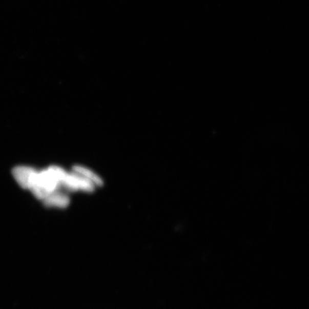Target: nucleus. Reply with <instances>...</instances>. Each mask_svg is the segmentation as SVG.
Wrapping results in <instances>:
<instances>
[{
  "label": "nucleus",
  "mask_w": 309,
  "mask_h": 309,
  "mask_svg": "<svg viewBox=\"0 0 309 309\" xmlns=\"http://www.w3.org/2000/svg\"><path fill=\"white\" fill-rule=\"evenodd\" d=\"M72 171L91 181L96 186V188L100 187L103 185V180L100 176L86 167L76 165L73 167Z\"/></svg>",
  "instance_id": "obj_5"
},
{
  "label": "nucleus",
  "mask_w": 309,
  "mask_h": 309,
  "mask_svg": "<svg viewBox=\"0 0 309 309\" xmlns=\"http://www.w3.org/2000/svg\"><path fill=\"white\" fill-rule=\"evenodd\" d=\"M61 187L71 192L82 191L86 193L94 192L96 188L91 181L73 171L71 173H68L67 171L61 181Z\"/></svg>",
  "instance_id": "obj_2"
},
{
  "label": "nucleus",
  "mask_w": 309,
  "mask_h": 309,
  "mask_svg": "<svg viewBox=\"0 0 309 309\" xmlns=\"http://www.w3.org/2000/svg\"><path fill=\"white\" fill-rule=\"evenodd\" d=\"M34 169L28 166H17L13 169L12 174L17 183L23 189H28L29 181Z\"/></svg>",
  "instance_id": "obj_4"
},
{
  "label": "nucleus",
  "mask_w": 309,
  "mask_h": 309,
  "mask_svg": "<svg viewBox=\"0 0 309 309\" xmlns=\"http://www.w3.org/2000/svg\"><path fill=\"white\" fill-rule=\"evenodd\" d=\"M43 201L44 205L47 207L59 208H66L70 203V199L68 196L58 190L48 195Z\"/></svg>",
  "instance_id": "obj_3"
},
{
  "label": "nucleus",
  "mask_w": 309,
  "mask_h": 309,
  "mask_svg": "<svg viewBox=\"0 0 309 309\" xmlns=\"http://www.w3.org/2000/svg\"><path fill=\"white\" fill-rule=\"evenodd\" d=\"M67 171L60 167L52 166L39 171L35 169L29 181L28 190L43 200L48 195L59 190Z\"/></svg>",
  "instance_id": "obj_1"
}]
</instances>
